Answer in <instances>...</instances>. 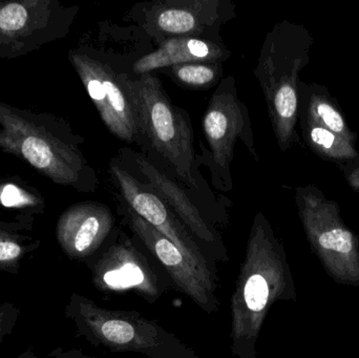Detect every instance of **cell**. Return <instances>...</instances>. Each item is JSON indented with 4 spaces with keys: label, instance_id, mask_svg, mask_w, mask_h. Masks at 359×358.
Returning <instances> with one entry per match:
<instances>
[{
    "label": "cell",
    "instance_id": "6da1fadb",
    "mask_svg": "<svg viewBox=\"0 0 359 358\" xmlns=\"http://www.w3.org/2000/svg\"><path fill=\"white\" fill-rule=\"evenodd\" d=\"M83 142L63 118L0 100V149L54 184L92 193L98 189L99 179L82 151Z\"/></svg>",
    "mask_w": 359,
    "mask_h": 358
},
{
    "label": "cell",
    "instance_id": "7a4b0ae2",
    "mask_svg": "<svg viewBox=\"0 0 359 358\" xmlns=\"http://www.w3.org/2000/svg\"><path fill=\"white\" fill-rule=\"evenodd\" d=\"M314 39L299 23L280 21L264 39L255 67L276 142L282 151L301 144L297 130L301 71L309 64Z\"/></svg>",
    "mask_w": 359,
    "mask_h": 358
},
{
    "label": "cell",
    "instance_id": "3957f363",
    "mask_svg": "<svg viewBox=\"0 0 359 358\" xmlns=\"http://www.w3.org/2000/svg\"><path fill=\"white\" fill-rule=\"evenodd\" d=\"M280 261L271 226L257 212L230 302V350L234 358H259L257 338L282 286Z\"/></svg>",
    "mask_w": 359,
    "mask_h": 358
},
{
    "label": "cell",
    "instance_id": "277c9868",
    "mask_svg": "<svg viewBox=\"0 0 359 358\" xmlns=\"http://www.w3.org/2000/svg\"><path fill=\"white\" fill-rule=\"evenodd\" d=\"M65 315L77 336L96 348L144 358H200L176 334L137 311L107 308L74 292Z\"/></svg>",
    "mask_w": 359,
    "mask_h": 358
},
{
    "label": "cell",
    "instance_id": "5b68a950",
    "mask_svg": "<svg viewBox=\"0 0 359 358\" xmlns=\"http://www.w3.org/2000/svg\"><path fill=\"white\" fill-rule=\"evenodd\" d=\"M136 107L142 146L170 168L189 191H202L189 113L168 98L161 80L153 73L128 78Z\"/></svg>",
    "mask_w": 359,
    "mask_h": 358
},
{
    "label": "cell",
    "instance_id": "8992f818",
    "mask_svg": "<svg viewBox=\"0 0 359 358\" xmlns=\"http://www.w3.org/2000/svg\"><path fill=\"white\" fill-rule=\"evenodd\" d=\"M202 130L209 149L200 145L198 164L204 163L210 170L215 188L230 191L233 184L230 168L236 143L241 141L259 161L249 111L238 97L233 76L223 78L211 95L203 115Z\"/></svg>",
    "mask_w": 359,
    "mask_h": 358
},
{
    "label": "cell",
    "instance_id": "52a82bcc",
    "mask_svg": "<svg viewBox=\"0 0 359 358\" xmlns=\"http://www.w3.org/2000/svg\"><path fill=\"white\" fill-rule=\"evenodd\" d=\"M67 58L109 132L126 144L142 146L136 107L128 86L130 75L119 73L104 54L86 44L71 48Z\"/></svg>",
    "mask_w": 359,
    "mask_h": 358
},
{
    "label": "cell",
    "instance_id": "ba28073f",
    "mask_svg": "<svg viewBox=\"0 0 359 358\" xmlns=\"http://www.w3.org/2000/svg\"><path fill=\"white\" fill-rule=\"evenodd\" d=\"M84 264L90 269L93 285L102 294L130 292L155 304L172 286L170 277L121 230H116L102 249Z\"/></svg>",
    "mask_w": 359,
    "mask_h": 358
},
{
    "label": "cell",
    "instance_id": "9c48e42d",
    "mask_svg": "<svg viewBox=\"0 0 359 358\" xmlns=\"http://www.w3.org/2000/svg\"><path fill=\"white\" fill-rule=\"evenodd\" d=\"M79 11L59 0H2L0 60L27 56L67 37Z\"/></svg>",
    "mask_w": 359,
    "mask_h": 358
},
{
    "label": "cell",
    "instance_id": "30bf717a",
    "mask_svg": "<svg viewBox=\"0 0 359 358\" xmlns=\"http://www.w3.org/2000/svg\"><path fill=\"white\" fill-rule=\"evenodd\" d=\"M234 15L229 0H156L136 4L130 19L159 46L176 37L223 41L219 32Z\"/></svg>",
    "mask_w": 359,
    "mask_h": 358
},
{
    "label": "cell",
    "instance_id": "8fae6325",
    "mask_svg": "<svg viewBox=\"0 0 359 358\" xmlns=\"http://www.w3.org/2000/svg\"><path fill=\"white\" fill-rule=\"evenodd\" d=\"M118 212L124 223L140 240L141 243L160 263L172 286L187 296L208 315L219 310L217 294V275L198 267L194 261L136 214L121 195H117Z\"/></svg>",
    "mask_w": 359,
    "mask_h": 358
},
{
    "label": "cell",
    "instance_id": "7c38bea8",
    "mask_svg": "<svg viewBox=\"0 0 359 358\" xmlns=\"http://www.w3.org/2000/svg\"><path fill=\"white\" fill-rule=\"evenodd\" d=\"M109 172L122 199L138 216L170 240L198 267L215 275V263L149 183L133 176L118 159H111Z\"/></svg>",
    "mask_w": 359,
    "mask_h": 358
},
{
    "label": "cell",
    "instance_id": "4fadbf2b",
    "mask_svg": "<svg viewBox=\"0 0 359 358\" xmlns=\"http://www.w3.org/2000/svg\"><path fill=\"white\" fill-rule=\"evenodd\" d=\"M116 228V218L105 204L84 201L65 210L56 224V240L71 261L86 263L102 249Z\"/></svg>",
    "mask_w": 359,
    "mask_h": 358
},
{
    "label": "cell",
    "instance_id": "5bb4252c",
    "mask_svg": "<svg viewBox=\"0 0 359 358\" xmlns=\"http://www.w3.org/2000/svg\"><path fill=\"white\" fill-rule=\"evenodd\" d=\"M128 155L130 159L136 164L139 172L149 181L158 195L172 208L194 239L202 246L209 259L213 263L215 261L227 263L229 256L221 235L190 199L187 191L184 189L185 186L177 182L175 179L170 178L149 157L137 153H128Z\"/></svg>",
    "mask_w": 359,
    "mask_h": 358
},
{
    "label": "cell",
    "instance_id": "9a60e30c",
    "mask_svg": "<svg viewBox=\"0 0 359 358\" xmlns=\"http://www.w3.org/2000/svg\"><path fill=\"white\" fill-rule=\"evenodd\" d=\"M231 56L223 41L200 38H168L157 50L143 55L133 63L136 77L185 63H223Z\"/></svg>",
    "mask_w": 359,
    "mask_h": 358
},
{
    "label": "cell",
    "instance_id": "2e32d148",
    "mask_svg": "<svg viewBox=\"0 0 359 358\" xmlns=\"http://www.w3.org/2000/svg\"><path fill=\"white\" fill-rule=\"evenodd\" d=\"M299 111L308 113L333 134L356 145L358 135L350 128L343 109L324 84L301 81L299 86Z\"/></svg>",
    "mask_w": 359,
    "mask_h": 358
},
{
    "label": "cell",
    "instance_id": "e0dca14e",
    "mask_svg": "<svg viewBox=\"0 0 359 358\" xmlns=\"http://www.w3.org/2000/svg\"><path fill=\"white\" fill-rule=\"evenodd\" d=\"M34 223L20 218L4 220L0 212V271L18 275L23 261L39 249L41 240L34 237Z\"/></svg>",
    "mask_w": 359,
    "mask_h": 358
},
{
    "label": "cell",
    "instance_id": "ac0fdd59",
    "mask_svg": "<svg viewBox=\"0 0 359 358\" xmlns=\"http://www.w3.org/2000/svg\"><path fill=\"white\" fill-rule=\"evenodd\" d=\"M299 122L304 142L320 159L335 164L339 170L359 159L355 145L333 134L311 116L299 111Z\"/></svg>",
    "mask_w": 359,
    "mask_h": 358
},
{
    "label": "cell",
    "instance_id": "d6986e66",
    "mask_svg": "<svg viewBox=\"0 0 359 358\" xmlns=\"http://www.w3.org/2000/svg\"><path fill=\"white\" fill-rule=\"evenodd\" d=\"M0 208L14 212L13 218L34 223L36 216L46 212V199L20 176H0Z\"/></svg>",
    "mask_w": 359,
    "mask_h": 358
},
{
    "label": "cell",
    "instance_id": "ffe728a7",
    "mask_svg": "<svg viewBox=\"0 0 359 358\" xmlns=\"http://www.w3.org/2000/svg\"><path fill=\"white\" fill-rule=\"evenodd\" d=\"M180 86L190 90H208L223 79V63H185L161 69Z\"/></svg>",
    "mask_w": 359,
    "mask_h": 358
},
{
    "label": "cell",
    "instance_id": "44dd1931",
    "mask_svg": "<svg viewBox=\"0 0 359 358\" xmlns=\"http://www.w3.org/2000/svg\"><path fill=\"white\" fill-rule=\"evenodd\" d=\"M20 313V308L13 303L0 304V344L14 331Z\"/></svg>",
    "mask_w": 359,
    "mask_h": 358
},
{
    "label": "cell",
    "instance_id": "7402d4cb",
    "mask_svg": "<svg viewBox=\"0 0 359 358\" xmlns=\"http://www.w3.org/2000/svg\"><path fill=\"white\" fill-rule=\"evenodd\" d=\"M16 358H102L98 357H90V355L84 354L81 350L78 349H69V350H63L62 348H56L52 352L48 353L46 357H39L36 354L35 351L32 348L27 349Z\"/></svg>",
    "mask_w": 359,
    "mask_h": 358
},
{
    "label": "cell",
    "instance_id": "603a6c76",
    "mask_svg": "<svg viewBox=\"0 0 359 358\" xmlns=\"http://www.w3.org/2000/svg\"><path fill=\"white\" fill-rule=\"evenodd\" d=\"M347 180L348 184L353 191L359 193V159L350 162L341 170Z\"/></svg>",
    "mask_w": 359,
    "mask_h": 358
}]
</instances>
